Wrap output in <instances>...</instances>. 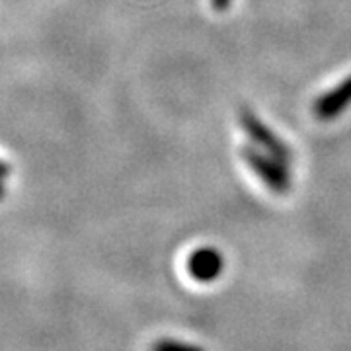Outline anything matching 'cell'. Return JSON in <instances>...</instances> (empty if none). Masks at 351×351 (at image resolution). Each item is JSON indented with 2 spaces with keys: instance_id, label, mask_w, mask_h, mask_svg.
<instances>
[{
  "instance_id": "7a4b0ae2",
  "label": "cell",
  "mask_w": 351,
  "mask_h": 351,
  "mask_svg": "<svg viewBox=\"0 0 351 351\" xmlns=\"http://www.w3.org/2000/svg\"><path fill=\"white\" fill-rule=\"evenodd\" d=\"M240 123L244 127L248 138H250L258 149H263V152L276 156V158L283 160V162L291 160V151H289L287 145L277 137L276 133L265 125L263 121H260V117L256 113L250 112V110H242V113H240Z\"/></svg>"
},
{
  "instance_id": "6da1fadb",
  "label": "cell",
  "mask_w": 351,
  "mask_h": 351,
  "mask_svg": "<svg viewBox=\"0 0 351 351\" xmlns=\"http://www.w3.org/2000/svg\"><path fill=\"white\" fill-rule=\"evenodd\" d=\"M242 158L254 170V174L258 176L271 191L287 193L289 188H291V176H289L283 160H279V158L267 154V152L252 149V147L242 149Z\"/></svg>"
},
{
  "instance_id": "5b68a950",
  "label": "cell",
  "mask_w": 351,
  "mask_h": 351,
  "mask_svg": "<svg viewBox=\"0 0 351 351\" xmlns=\"http://www.w3.org/2000/svg\"><path fill=\"white\" fill-rule=\"evenodd\" d=\"M151 351H205L186 341H176V339H160L152 346Z\"/></svg>"
},
{
  "instance_id": "3957f363",
  "label": "cell",
  "mask_w": 351,
  "mask_h": 351,
  "mask_svg": "<svg viewBox=\"0 0 351 351\" xmlns=\"http://www.w3.org/2000/svg\"><path fill=\"white\" fill-rule=\"evenodd\" d=\"M351 106V76L339 82L334 90L322 94L314 104V113L322 121H332L339 113L346 112Z\"/></svg>"
},
{
  "instance_id": "8992f818",
  "label": "cell",
  "mask_w": 351,
  "mask_h": 351,
  "mask_svg": "<svg viewBox=\"0 0 351 351\" xmlns=\"http://www.w3.org/2000/svg\"><path fill=\"white\" fill-rule=\"evenodd\" d=\"M230 2L232 0H211V4H213V8L217 12H225L226 8L230 6Z\"/></svg>"
},
{
  "instance_id": "277c9868",
  "label": "cell",
  "mask_w": 351,
  "mask_h": 351,
  "mask_svg": "<svg viewBox=\"0 0 351 351\" xmlns=\"http://www.w3.org/2000/svg\"><path fill=\"white\" fill-rule=\"evenodd\" d=\"M189 276L197 281L209 283L223 271V256L215 248H199L195 250L188 260Z\"/></svg>"
}]
</instances>
